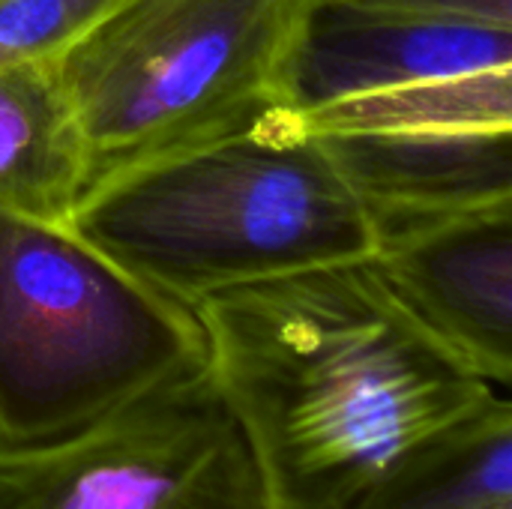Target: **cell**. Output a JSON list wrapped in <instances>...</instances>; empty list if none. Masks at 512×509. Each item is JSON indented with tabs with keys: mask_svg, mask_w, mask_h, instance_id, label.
<instances>
[{
	"mask_svg": "<svg viewBox=\"0 0 512 509\" xmlns=\"http://www.w3.org/2000/svg\"><path fill=\"white\" fill-rule=\"evenodd\" d=\"M192 309L270 509H351L399 456L498 393L405 312L372 261L264 279Z\"/></svg>",
	"mask_w": 512,
	"mask_h": 509,
	"instance_id": "6da1fadb",
	"label": "cell"
},
{
	"mask_svg": "<svg viewBox=\"0 0 512 509\" xmlns=\"http://www.w3.org/2000/svg\"><path fill=\"white\" fill-rule=\"evenodd\" d=\"M279 102L378 225L512 201V27L303 3Z\"/></svg>",
	"mask_w": 512,
	"mask_h": 509,
	"instance_id": "7a4b0ae2",
	"label": "cell"
},
{
	"mask_svg": "<svg viewBox=\"0 0 512 509\" xmlns=\"http://www.w3.org/2000/svg\"><path fill=\"white\" fill-rule=\"evenodd\" d=\"M72 228L183 306L300 270L369 261L378 249L372 210L279 99L222 132L93 180Z\"/></svg>",
	"mask_w": 512,
	"mask_h": 509,
	"instance_id": "3957f363",
	"label": "cell"
},
{
	"mask_svg": "<svg viewBox=\"0 0 512 509\" xmlns=\"http://www.w3.org/2000/svg\"><path fill=\"white\" fill-rule=\"evenodd\" d=\"M204 369L192 306L75 228L0 213V447L72 435Z\"/></svg>",
	"mask_w": 512,
	"mask_h": 509,
	"instance_id": "277c9868",
	"label": "cell"
},
{
	"mask_svg": "<svg viewBox=\"0 0 512 509\" xmlns=\"http://www.w3.org/2000/svg\"><path fill=\"white\" fill-rule=\"evenodd\" d=\"M303 0H111L57 54L90 183L279 99Z\"/></svg>",
	"mask_w": 512,
	"mask_h": 509,
	"instance_id": "5b68a950",
	"label": "cell"
},
{
	"mask_svg": "<svg viewBox=\"0 0 512 509\" xmlns=\"http://www.w3.org/2000/svg\"><path fill=\"white\" fill-rule=\"evenodd\" d=\"M0 509H270L252 447L207 369L102 420L0 447Z\"/></svg>",
	"mask_w": 512,
	"mask_h": 509,
	"instance_id": "8992f818",
	"label": "cell"
},
{
	"mask_svg": "<svg viewBox=\"0 0 512 509\" xmlns=\"http://www.w3.org/2000/svg\"><path fill=\"white\" fill-rule=\"evenodd\" d=\"M369 261L426 333L492 387H510L512 201L381 222Z\"/></svg>",
	"mask_w": 512,
	"mask_h": 509,
	"instance_id": "52a82bcc",
	"label": "cell"
},
{
	"mask_svg": "<svg viewBox=\"0 0 512 509\" xmlns=\"http://www.w3.org/2000/svg\"><path fill=\"white\" fill-rule=\"evenodd\" d=\"M90 162L54 54L0 63V213L72 228Z\"/></svg>",
	"mask_w": 512,
	"mask_h": 509,
	"instance_id": "ba28073f",
	"label": "cell"
},
{
	"mask_svg": "<svg viewBox=\"0 0 512 509\" xmlns=\"http://www.w3.org/2000/svg\"><path fill=\"white\" fill-rule=\"evenodd\" d=\"M351 509H512V408L474 414L399 456Z\"/></svg>",
	"mask_w": 512,
	"mask_h": 509,
	"instance_id": "9c48e42d",
	"label": "cell"
},
{
	"mask_svg": "<svg viewBox=\"0 0 512 509\" xmlns=\"http://www.w3.org/2000/svg\"><path fill=\"white\" fill-rule=\"evenodd\" d=\"M111 0H0V63L57 54Z\"/></svg>",
	"mask_w": 512,
	"mask_h": 509,
	"instance_id": "30bf717a",
	"label": "cell"
},
{
	"mask_svg": "<svg viewBox=\"0 0 512 509\" xmlns=\"http://www.w3.org/2000/svg\"><path fill=\"white\" fill-rule=\"evenodd\" d=\"M324 6H345L357 12L411 15V18H462L512 27V0H303Z\"/></svg>",
	"mask_w": 512,
	"mask_h": 509,
	"instance_id": "8fae6325",
	"label": "cell"
}]
</instances>
